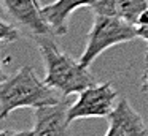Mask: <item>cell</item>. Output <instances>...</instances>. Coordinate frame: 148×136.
Wrapping results in <instances>:
<instances>
[{
	"label": "cell",
	"instance_id": "6da1fadb",
	"mask_svg": "<svg viewBox=\"0 0 148 136\" xmlns=\"http://www.w3.org/2000/svg\"><path fill=\"white\" fill-rule=\"evenodd\" d=\"M64 98L46 84L45 78L37 76L34 66L24 65L10 78H3L0 84V119H7L13 111L21 108L38 109L58 104Z\"/></svg>",
	"mask_w": 148,
	"mask_h": 136
},
{
	"label": "cell",
	"instance_id": "7a4b0ae2",
	"mask_svg": "<svg viewBox=\"0 0 148 136\" xmlns=\"http://www.w3.org/2000/svg\"><path fill=\"white\" fill-rule=\"evenodd\" d=\"M37 47L45 63V81L62 97L80 93L81 90L97 84L89 66L81 65L65 51H61L51 37H37Z\"/></svg>",
	"mask_w": 148,
	"mask_h": 136
},
{
	"label": "cell",
	"instance_id": "3957f363",
	"mask_svg": "<svg viewBox=\"0 0 148 136\" xmlns=\"http://www.w3.org/2000/svg\"><path fill=\"white\" fill-rule=\"evenodd\" d=\"M135 38H138L135 25L129 24L118 14H94L92 27L86 38V46L78 60L81 65L91 66V63L107 49L116 44L129 43Z\"/></svg>",
	"mask_w": 148,
	"mask_h": 136
},
{
	"label": "cell",
	"instance_id": "277c9868",
	"mask_svg": "<svg viewBox=\"0 0 148 136\" xmlns=\"http://www.w3.org/2000/svg\"><path fill=\"white\" fill-rule=\"evenodd\" d=\"M118 90L112 82L94 84L78 93L77 100L67 109L69 123L89 117H110L118 104Z\"/></svg>",
	"mask_w": 148,
	"mask_h": 136
},
{
	"label": "cell",
	"instance_id": "5b68a950",
	"mask_svg": "<svg viewBox=\"0 0 148 136\" xmlns=\"http://www.w3.org/2000/svg\"><path fill=\"white\" fill-rule=\"evenodd\" d=\"M2 5L13 21H16L34 38L54 37L38 0H2Z\"/></svg>",
	"mask_w": 148,
	"mask_h": 136
},
{
	"label": "cell",
	"instance_id": "8992f818",
	"mask_svg": "<svg viewBox=\"0 0 148 136\" xmlns=\"http://www.w3.org/2000/svg\"><path fill=\"white\" fill-rule=\"evenodd\" d=\"M70 106L69 97L53 106L38 108L34 112V136H72L67 109Z\"/></svg>",
	"mask_w": 148,
	"mask_h": 136
},
{
	"label": "cell",
	"instance_id": "52a82bcc",
	"mask_svg": "<svg viewBox=\"0 0 148 136\" xmlns=\"http://www.w3.org/2000/svg\"><path fill=\"white\" fill-rule=\"evenodd\" d=\"M103 136H148V125L127 98L121 97L108 117V130Z\"/></svg>",
	"mask_w": 148,
	"mask_h": 136
},
{
	"label": "cell",
	"instance_id": "ba28073f",
	"mask_svg": "<svg viewBox=\"0 0 148 136\" xmlns=\"http://www.w3.org/2000/svg\"><path fill=\"white\" fill-rule=\"evenodd\" d=\"M89 0H56L43 6V14L48 21L54 37H62L69 30V19L72 13L81 6H88Z\"/></svg>",
	"mask_w": 148,
	"mask_h": 136
},
{
	"label": "cell",
	"instance_id": "9c48e42d",
	"mask_svg": "<svg viewBox=\"0 0 148 136\" xmlns=\"http://www.w3.org/2000/svg\"><path fill=\"white\" fill-rule=\"evenodd\" d=\"M148 9V0H119L116 14L127 21L129 24L135 25L142 13Z\"/></svg>",
	"mask_w": 148,
	"mask_h": 136
},
{
	"label": "cell",
	"instance_id": "30bf717a",
	"mask_svg": "<svg viewBox=\"0 0 148 136\" xmlns=\"http://www.w3.org/2000/svg\"><path fill=\"white\" fill-rule=\"evenodd\" d=\"M119 0H89L88 8L92 9L94 14H116Z\"/></svg>",
	"mask_w": 148,
	"mask_h": 136
},
{
	"label": "cell",
	"instance_id": "8fae6325",
	"mask_svg": "<svg viewBox=\"0 0 148 136\" xmlns=\"http://www.w3.org/2000/svg\"><path fill=\"white\" fill-rule=\"evenodd\" d=\"M21 38V32L16 25L8 24L5 19L0 21V40L2 43H13Z\"/></svg>",
	"mask_w": 148,
	"mask_h": 136
},
{
	"label": "cell",
	"instance_id": "7c38bea8",
	"mask_svg": "<svg viewBox=\"0 0 148 136\" xmlns=\"http://www.w3.org/2000/svg\"><path fill=\"white\" fill-rule=\"evenodd\" d=\"M135 30H137V37L148 43V9L142 13V16L138 18L137 24H135Z\"/></svg>",
	"mask_w": 148,
	"mask_h": 136
},
{
	"label": "cell",
	"instance_id": "4fadbf2b",
	"mask_svg": "<svg viewBox=\"0 0 148 136\" xmlns=\"http://www.w3.org/2000/svg\"><path fill=\"white\" fill-rule=\"evenodd\" d=\"M0 136H34L32 130H2Z\"/></svg>",
	"mask_w": 148,
	"mask_h": 136
},
{
	"label": "cell",
	"instance_id": "5bb4252c",
	"mask_svg": "<svg viewBox=\"0 0 148 136\" xmlns=\"http://www.w3.org/2000/svg\"><path fill=\"white\" fill-rule=\"evenodd\" d=\"M147 59H148V51H147ZM145 87L148 90V70H147V74H145Z\"/></svg>",
	"mask_w": 148,
	"mask_h": 136
}]
</instances>
